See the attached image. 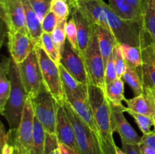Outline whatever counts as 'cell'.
<instances>
[{"mask_svg":"<svg viewBox=\"0 0 155 154\" xmlns=\"http://www.w3.org/2000/svg\"><path fill=\"white\" fill-rule=\"evenodd\" d=\"M152 91V90H151ZM153 92V91H152ZM153 95H154V93H153ZM154 119L155 120V95H154Z\"/></svg>","mask_w":155,"mask_h":154,"instance_id":"45","label":"cell"},{"mask_svg":"<svg viewBox=\"0 0 155 154\" xmlns=\"http://www.w3.org/2000/svg\"><path fill=\"white\" fill-rule=\"evenodd\" d=\"M50 11L56 15L58 21L68 20L71 15V7L68 0H52Z\"/></svg>","mask_w":155,"mask_h":154,"instance_id":"30","label":"cell"},{"mask_svg":"<svg viewBox=\"0 0 155 154\" xmlns=\"http://www.w3.org/2000/svg\"></svg>","mask_w":155,"mask_h":154,"instance_id":"47","label":"cell"},{"mask_svg":"<svg viewBox=\"0 0 155 154\" xmlns=\"http://www.w3.org/2000/svg\"><path fill=\"white\" fill-rule=\"evenodd\" d=\"M66 101L71 104L76 113L90 127L92 131L97 136L98 130H97L96 124H95V119H94L93 113H92L89 98H74V97H68V98H66Z\"/></svg>","mask_w":155,"mask_h":154,"instance_id":"15","label":"cell"},{"mask_svg":"<svg viewBox=\"0 0 155 154\" xmlns=\"http://www.w3.org/2000/svg\"><path fill=\"white\" fill-rule=\"evenodd\" d=\"M79 1H86V0H68V3H69V5H70V7L71 8V6H72L76 2H79Z\"/></svg>","mask_w":155,"mask_h":154,"instance_id":"43","label":"cell"},{"mask_svg":"<svg viewBox=\"0 0 155 154\" xmlns=\"http://www.w3.org/2000/svg\"><path fill=\"white\" fill-rule=\"evenodd\" d=\"M122 149L127 154H142L139 144H130L122 143Z\"/></svg>","mask_w":155,"mask_h":154,"instance_id":"38","label":"cell"},{"mask_svg":"<svg viewBox=\"0 0 155 154\" xmlns=\"http://www.w3.org/2000/svg\"><path fill=\"white\" fill-rule=\"evenodd\" d=\"M71 16L74 18L77 26L79 51L80 55L82 56L89 44L91 23L77 9H74L71 11Z\"/></svg>","mask_w":155,"mask_h":154,"instance_id":"16","label":"cell"},{"mask_svg":"<svg viewBox=\"0 0 155 154\" xmlns=\"http://www.w3.org/2000/svg\"><path fill=\"white\" fill-rule=\"evenodd\" d=\"M8 45L12 59L17 63L24 61L35 50L36 45L27 33H8Z\"/></svg>","mask_w":155,"mask_h":154,"instance_id":"12","label":"cell"},{"mask_svg":"<svg viewBox=\"0 0 155 154\" xmlns=\"http://www.w3.org/2000/svg\"><path fill=\"white\" fill-rule=\"evenodd\" d=\"M39 45H40L43 48V50L48 54V57L56 64H60L61 54L59 53L56 45H54L52 38H51V35L50 33H42Z\"/></svg>","mask_w":155,"mask_h":154,"instance_id":"26","label":"cell"},{"mask_svg":"<svg viewBox=\"0 0 155 154\" xmlns=\"http://www.w3.org/2000/svg\"><path fill=\"white\" fill-rule=\"evenodd\" d=\"M151 90H152V91H153V93H154V95H155V90H154V89H152V88H151Z\"/></svg>","mask_w":155,"mask_h":154,"instance_id":"46","label":"cell"},{"mask_svg":"<svg viewBox=\"0 0 155 154\" xmlns=\"http://www.w3.org/2000/svg\"><path fill=\"white\" fill-rule=\"evenodd\" d=\"M0 8L1 18L7 27L8 33L20 32L29 34L22 0H0Z\"/></svg>","mask_w":155,"mask_h":154,"instance_id":"9","label":"cell"},{"mask_svg":"<svg viewBox=\"0 0 155 154\" xmlns=\"http://www.w3.org/2000/svg\"><path fill=\"white\" fill-rule=\"evenodd\" d=\"M142 57L143 61H151L155 65V45L151 44L142 48Z\"/></svg>","mask_w":155,"mask_h":154,"instance_id":"36","label":"cell"},{"mask_svg":"<svg viewBox=\"0 0 155 154\" xmlns=\"http://www.w3.org/2000/svg\"><path fill=\"white\" fill-rule=\"evenodd\" d=\"M8 76L12 86L11 92L1 114L7 120L10 130L15 131L21 123L24 107L29 96L23 85L18 64L12 58Z\"/></svg>","mask_w":155,"mask_h":154,"instance_id":"2","label":"cell"},{"mask_svg":"<svg viewBox=\"0 0 155 154\" xmlns=\"http://www.w3.org/2000/svg\"><path fill=\"white\" fill-rule=\"evenodd\" d=\"M60 64L75 78L79 82L89 85V78L85 66L84 60L80 53L74 49L68 40L61 56Z\"/></svg>","mask_w":155,"mask_h":154,"instance_id":"10","label":"cell"},{"mask_svg":"<svg viewBox=\"0 0 155 154\" xmlns=\"http://www.w3.org/2000/svg\"><path fill=\"white\" fill-rule=\"evenodd\" d=\"M116 151H117V154H127L125 151H124L122 149H120V148L118 147L117 146Z\"/></svg>","mask_w":155,"mask_h":154,"instance_id":"42","label":"cell"},{"mask_svg":"<svg viewBox=\"0 0 155 154\" xmlns=\"http://www.w3.org/2000/svg\"><path fill=\"white\" fill-rule=\"evenodd\" d=\"M58 23V19L56 17L53 12L50 11L48 14L45 16L42 21V29L43 33H50L53 32V30L55 29L56 26H57Z\"/></svg>","mask_w":155,"mask_h":154,"instance_id":"34","label":"cell"},{"mask_svg":"<svg viewBox=\"0 0 155 154\" xmlns=\"http://www.w3.org/2000/svg\"><path fill=\"white\" fill-rule=\"evenodd\" d=\"M122 79L131 88L136 96H139V95L143 94V83H142L139 72L136 69L127 64V69H126V72L123 75Z\"/></svg>","mask_w":155,"mask_h":154,"instance_id":"25","label":"cell"},{"mask_svg":"<svg viewBox=\"0 0 155 154\" xmlns=\"http://www.w3.org/2000/svg\"><path fill=\"white\" fill-rule=\"evenodd\" d=\"M35 50L38 56L43 83L56 101L62 104L66 101V96L62 86L58 65L48 57L40 45H36Z\"/></svg>","mask_w":155,"mask_h":154,"instance_id":"7","label":"cell"},{"mask_svg":"<svg viewBox=\"0 0 155 154\" xmlns=\"http://www.w3.org/2000/svg\"><path fill=\"white\" fill-rule=\"evenodd\" d=\"M35 116L43 127L45 133L56 134L58 101L48 91L45 84H42L37 95L30 98Z\"/></svg>","mask_w":155,"mask_h":154,"instance_id":"5","label":"cell"},{"mask_svg":"<svg viewBox=\"0 0 155 154\" xmlns=\"http://www.w3.org/2000/svg\"><path fill=\"white\" fill-rule=\"evenodd\" d=\"M120 46L127 64L134 69H138L142 66L143 60L140 48L132 46L128 44H120Z\"/></svg>","mask_w":155,"mask_h":154,"instance_id":"24","label":"cell"},{"mask_svg":"<svg viewBox=\"0 0 155 154\" xmlns=\"http://www.w3.org/2000/svg\"><path fill=\"white\" fill-rule=\"evenodd\" d=\"M105 95L111 104L122 106V102L126 101L124 95V81L122 78H117L105 87Z\"/></svg>","mask_w":155,"mask_h":154,"instance_id":"22","label":"cell"},{"mask_svg":"<svg viewBox=\"0 0 155 154\" xmlns=\"http://www.w3.org/2000/svg\"><path fill=\"white\" fill-rule=\"evenodd\" d=\"M89 78V85L105 91V65L100 50L95 24L90 25V37L86 51L82 54Z\"/></svg>","mask_w":155,"mask_h":154,"instance_id":"3","label":"cell"},{"mask_svg":"<svg viewBox=\"0 0 155 154\" xmlns=\"http://www.w3.org/2000/svg\"><path fill=\"white\" fill-rule=\"evenodd\" d=\"M58 67L60 70L62 86L66 98L68 97L78 98H89V93H88L89 85L79 82L64 69L61 64H59Z\"/></svg>","mask_w":155,"mask_h":154,"instance_id":"14","label":"cell"},{"mask_svg":"<svg viewBox=\"0 0 155 154\" xmlns=\"http://www.w3.org/2000/svg\"><path fill=\"white\" fill-rule=\"evenodd\" d=\"M35 113L31 99L28 97L19 127L15 131L9 129L14 154H29L33 142Z\"/></svg>","mask_w":155,"mask_h":154,"instance_id":"6","label":"cell"},{"mask_svg":"<svg viewBox=\"0 0 155 154\" xmlns=\"http://www.w3.org/2000/svg\"><path fill=\"white\" fill-rule=\"evenodd\" d=\"M128 1L133 6V8L143 16L144 0H128Z\"/></svg>","mask_w":155,"mask_h":154,"instance_id":"40","label":"cell"},{"mask_svg":"<svg viewBox=\"0 0 155 154\" xmlns=\"http://www.w3.org/2000/svg\"><path fill=\"white\" fill-rule=\"evenodd\" d=\"M32 8L42 22L45 15L51 10L52 0H29Z\"/></svg>","mask_w":155,"mask_h":154,"instance_id":"33","label":"cell"},{"mask_svg":"<svg viewBox=\"0 0 155 154\" xmlns=\"http://www.w3.org/2000/svg\"><path fill=\"white\" fill-rule=\"evenodd\" d=\"M55 135L58 143H64L79 152L74 127L61 103H58Z\"/></svg>","mask_w":155,"mask_h":154,"instance_id":"13","label":"cell"},{"mask_svg":"<svg viewBox=\"0 0 155 154\" xmlns=\"http://www.w3.org/2000/svg\"><path fill=\"white\" fill-rule=\"evenodd\" d=\"M112 110V123L114 131H117L120 137L121 142L130 144H140L142 137L136 133V130L129 123L124 116L127 107L114 106L110 104Z\"/></svg>","mask_w":155,"mask_h":154,"instance_id":"11","label":"cell"},{"mask_svg":"<svg viewBox=\"0 0 155 154\" xmlns=\"http://www.w3.org/2000/svg\"><path fill=\"white\" fill-rule=\"evenodd\" d=\"M18 66L26 91L30 98H33L37 95L43 84L36 50H33L24 61L18 63Z\"/></svg>","mask_w":155,"mask_h":154,"instance_id":"8","label":"cell"},{"mask_svg":"<svg viewBox=\"0 0 155 154\" xmlns=\"http://www.w3.org/2000/svg\"><path fill=\"white\" fill-rule=\"evenodd\" d=\"M64 28L68 41L71 43L74 49L80 53L78 48V42H77V26H76L75 21H74L73 17L71 16V18L67 21Z\"/></svg>","mask_w":155,"mask_h":154,"instance_id":"32","label":"cell"},{"mask_svg":"<svg viewBox=\"0 0 155 154\" xmlns=\"http://www.w3.org/2000/svg\"><path fill=\"white\" fill-rule=\"evenodd\" d=\"M25 11L26 21L28 33L35 45H39L42 34V22L32 8L29 0H22Z\"/></svg>","mask_w":155,"mask_h":154,"instance_id":"17","label":"cell"},{"mask_svg":"<svg viewBox=\"0 0 155 154\" xmlns=\"http://www.w3.org/2000/svg\"><path fill=\"white\" fill-rule=\"evenodd\" d=\"M108 2L110 7L122 19L143 24V16L133 8L128 0H108Z\"/></svg>","mask_w":155,"mask_h":154,"instance_id":"19","label":"cell"},{"mask_svg":"<svg viewBox=\"0 0 155 154\" xmlns=\"http://www.w3.org/2000/svg\"><path fill=\"white\" fill-rule=\"evenodd\" d=\"M58 149L61 154H80L78 151L61 143H58Z\"/></svg>","mask_w":155,"mask_h":154,"instance_id":"39","label":"cell"},{"mask_svg":"<svg viewBox=\"0 0 155 154\" xmlns=\"http://www.w3.org/2000/svg\"><path fill=\"white\" fill-rule=\"evenodd\" d=\"M89 99L97 126V137L104 154H117L114 140L112 110L105 92L93 85L88 86Z\"/></svg>","mask_w":155,"mask_h":154,"instance_id":"1","label":"cell"},{"mask_svg":"<svg viewBox=\"0 0 155 154\" xmlns=\"http://www.w3.org/2000/svg\"><path fill=\"white\" fill-rule=\"evenodd\" d=\"M45 131L40 122L35 116L33 136L31 148L29 154H44L45 152Z\"/></svg>","mask_w":155,"mask_h":154,"instance_id":"23","label":"cell"},{"mask_svg":"<svg viewBox=\"0 0 155 154\" xmlns=\"http://www.w3.org/2000/svg\"><path fill=\"white\" fill-rule=\"evenodd\" d=\"M145 145L155 149V131L143 134L139 145Z\"/></svg>","mask_w":155,"mask_h":154,"instance_id":"37","label":"cell"},{"mask_svg":"<svg viewBox=\"0 0 155 154\" xmlns=\"http://www.w3.org/2000/svg\"><path fill=\"white\" fill-rule=\"evenodd\" d=\"M143 29L155 45V0H144Z\"/></svg>","mask_w":155,"mask_h":154,"instance_id":"21","label":"cell"},{"mask_svg":"<svg viewBox=\"0 0 155 154\" xmlns=\"http://www.w3.org/2000/svg\"><path fill=\"white\" fill-rule=\"evenodd\" d=\"M142 154H155V149L145 145H139Z\"/></svg>","mask_w":155,"mask_h":154,"instance_id":"41","label":"cell"},{"mask_svg":"<svg viewBox=\"0 0 155 154\" xmlns=\"http://www.w3.org/2000/svg\"><path fill=\"white\" fill-rule=\"evenodd\" d=\"M118 77L117 75L116 69H115L114 60L113 53L109 57L108 60L107 62V64L105 66V75H104V79H105V87L107 85L110 84L112 82L117 79Z\"/></svg>","mask_w":155,"mask_h":154,"instance_id":"35","label":"cell"},{"mask_svg":"<svg viewBox=\"0 0 155 154\" xmlns=\"http://www.w3.org/2000/svg\"><path fill=\"white\" fill-rule=\"evenodd\" d=\"M68 20H64L62 21H58L55 29L51 33V38L54 42V45L57 47L59 53L61 56L63 52L64 48L65 43H66V33H65V24Z\"/></svg>","mask_w":155,"mask_h":154,"instance_id":"29","label":"cell"},{"mask_svg":"<svg viewBox=\"0 0 155 154\" xmlns=\"http://www.w3.org/2000/svg\"><path fill=\"white\" fill-rule=\"evenodd\" d=\"M95 29L98 36L100 50L102 54L104 65L106 66L109 57L113 53L114 48L118 42L112 32L108 28L95 24Z\"/></svg>","mask_w":155,"mask_h":154,"instance_id":"18","label":"cell"},{"mask_svg":"<svg viewBox=\"0 0 155 154\" xmlns=\"http://www.w3.org/2000/svg\"><path fill=\"white\" fill-rule=\"evenodd\" d=\"M127 113L133 116L143 134H148L155 131V120L154 117L139 114L132 111H128Z\"/></svg>","mask_w":155,"mask_h":154,"instance_id":"28","label":"cell"},{"mask_svg":"<svg viewBox=\"0 0 155 154\" xmlns=\"http://www.w3.org/2000/svg\"><path fill=\"white\" fill-rule=\"evenodd\" d=\"M50 154H61L60 152V150H59L58 147L56 148L55 149H54V150L51 151V152H50Z\"/></svg>","mask_w":155,"mask_h":154,"instance_id":"44","label":"cell"},{"mask_svg":"<svg viewBox=\"0 0 155 154\" xmlns=\"http://www.w3.org/2000/svg\"><path fill=\"white\" fill-rule=\"evenodd\" d=\"M75 132L77 147L80 154H104L98 137L90 127L80 117L67 101L62 103Z\"/></svg>","mask_w":155,"mask_h":154,"instance_id":"4","label":"cell"},{"mask_svg":"<svg viewBox=\"0 0 155 154\" xmlns=\"http://www.w3.org/2000/svg\"><path fill=\"white\" fill-rule=\"evenodd\" d=\"M11 58H4L0 65V113L3 111L11 92V81L8 73Z\"/></svg>","mask_w":155,"mask_h":154,"instance_id":"20","label":"cell"},{"mask_svg":"<svg viewBox=\"0 0 155 154\" xmlns=\"http://www.w3.org/2000/svg\"><path fill=\"white\" fill-rule=\"evenodd\" d=\"M143 87H149L155 90V65L151 61H143V64L138 69Z\"/></svg>","mask_w":155,"mask_h":154,"instance_id":"27","label":"cell"},{"mask_svg":"<svg viewBox=\"0 0 155 154\" xmlns=\"http://www.w3.org/2000/svg\"><path fill=\"white\" fill-rule=\"evenodd\" d=\"M113 55L117 75L118 78H122L123 75L126 72L127 64L125 59H124V55H123L119 43L117 44L114 48Z\"/></svg>","mask_w":155,"mask_h":154,"instance_id":"31","label":"cell"}]
</instances>
